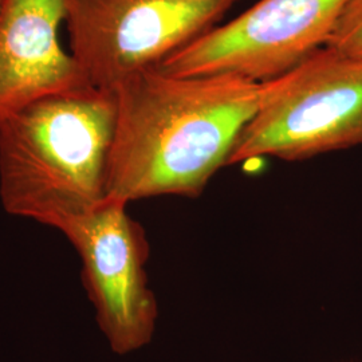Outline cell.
I'll return each instance as SVG.
<instances>
[{
  "instance_id": "obj_1",
  "label": "cell",
  "mask_w": 362,
  "mask_h": 362,
  "mask_svg": "<svg viewBox=\"0 0 362 362\" xmlns=\"http://www.w3.org/2000/svg\"><path fill=\"white\" fill-rule=\"evenodd\" d=\"M116 124L106 199L197 197L230 163L254 115L259 82L233 74L177 77L156 67L113 89Z\"/></svg>"
},
{
  "instance_id": "obj_2",
  "label": "cell",
  "mask_w": 362,
  "mask_h": 362,
  "mask_svg": "<svg viewBox=\"0 0 362 362\" xmlns=\"http://www.w3.org/2000/svg\"><path fill=\"white\" fill-rule=\"evenodd\" d=\"M116 124L113 91L86 85L0 122V202L16 218L62 231L106 200Z\"/></svg>"
},
{
  "instance_id": "obj_3",
  "label": "cell",
  "mask_w": 362,
  "mask_h": 362,
  "mask_svg": "<svg viewBox=\"0 0 362 362\" xmlns=\"http://www.w3.org/2000/svg\"><path fill=\"white\" fill-rule=\"evenodd\" d=\"M362 145V59L322 46L259 82L257 109L228 164L260 157L300 161Z\"/></svg>"
},
{
  "instance_id": "obj_4",
  "label": "cell",
  "mask_w": 362,
  "mask_h": 362,
  "mask_svg": "<svg viewBox=\"0 0 362 362\" xmlns=\"http://www.w3.org/2000/svg\"><path fill=\"white\" fill-rule=\"evenodd\" d=\"M235 3L65 0L70 52L91 86L112 91L214 28Z\"/></svg>"
},
{
  "instance_id": "obj_5",
  "label": "cell",
  "mask_w": 362,
  "mask_h": 362,
  "mask_svg": "<svg viewBox=\"0 0 362 362\" xmlns=\"http://www.w3.org/2000/svg\"><path fill=\"white\" fill-rule=\"evenodd\" d=\"M353 0H260L156 66L177 77L233 74L263 82L326 45Z\"/></svg>"
},
{
  "instance_id": "obj_6",
  "label": "cell",
  "mask_w": 362,
  "mask_h": 362,
  "mask_svg": "<svg viewBox=\"0 0 362 362\" xmlns=\"http://www.w3.org/2000/svg\"><path fill=\"white\" fill-rule=\"evenodd\" d=\"M128 206L106 199L61 231L81 259L82 285L97 324L117 354L148 345L158 317L146 272L151 246Z\"/></svg>"
},
{
  "instance_id": "obj_7",
  "label": "cell",
  "mask_w": 362,
  "mask_h": 362,
  "mask_svg": "<svg viewBox=\"0 0 362 362\" xmlns=\"http://www.w3.org/2000/svg\"><path fill=\"white\" fill-rule=\"evenodd\" d=\"M65 0H6L0 15V122L42 98L90 85L59 42Z\"/></svg>"
},
{
  "instance_id": "obj_8",
  "label": "cell",
  "mask_w": 362,
  "mask_h": 362,
  "mask_svg": "<svg viewBox=\"0 0 362 362\" xmlns=\"http://www.w3.org/2000/svg\"><path fill=\"white\" fill-rule=\"evenodd\" d=\"M325 46L362 59V0L346 7Z\"/></svg>"
},
{
  "instance_id": "obj_9",
  "label": "cell",
  "mask_w": 362,
  "mask_h": 362,
  "mask_svg": "<svg viewBox=\"0 0 362 362\" xmlns=\"http://www.w3.org/2000/svg\"><path fill=\"white\" fill-rule=\"evenodd\" d=\"M4 4H6V0H0V15L3 13V8H4Z\"/></svg>"
}]
</instances>
